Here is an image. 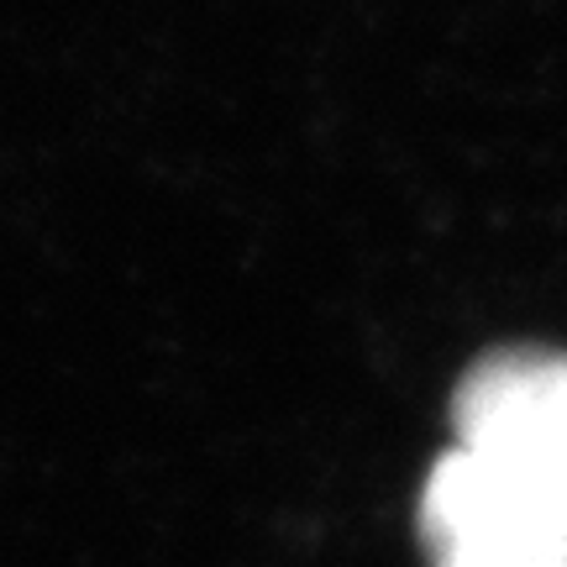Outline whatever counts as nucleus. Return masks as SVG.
Wrapping results in <instances>:
<instances>
[{
    "mask_svg": "<svg viewBox=\"0 0 567 567\" xmlns=\"http://www.w3.org/2000/svg\"><path fill=\"white\" fill-rule=\"evenodd\" d=\"M431 567H567V505L478 452H446L421 494Z\"/></svg>",
    "mask_w": 567,
    "mask_h": 567,
    "instance_id": "nucleus-1",
    "label": "nucleus"
},
{
    "mask_svg": "<svg viewBox=\"0 0 567 567\" xmlns=\"http://www.w3.org/2000/svg\"><path fill=\"white\" fill-rule=\"evenodd\" d=\"M457 446L520 473L567 505V358L494 352L457 389Z\"/></svg>",
    "mask_w": 567,
    "mask_h": 567,
    "instance_id": "nucleus-2",
    "label": "nucleus"
}]
</instances>
